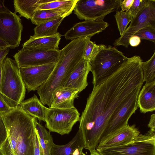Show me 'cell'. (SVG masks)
I'll list each match as a JSON object with an SVG mask.
<instances>
[{"label":"cell","mask_w":155,"mask_h":155,"mask_svg":"<svg viewBox=\"0 0 155 155\" xmlns=\"http://www.w3.org/2000/svg\"><path fill=\"white\" fill-rule=\"evenodd\" d=\"M144 82L142 61L133 56L93 87L79 121L84 148L95 150L100 141L128 124L138 107L137 98Z\"/></svg>","instance_id":"6da1fadb"},{"label":"cell","mask_w":155,"mask_h":155,"mask_svg":"<svg viewBox=\"0 0 155 155\" xmlns=\"http://www.w3.org/2000/svg\"><path fill=\"white\" fill-rule=\"evenodd\" d=\"M7 137L0 148L4 155H34L36 130L34 118L20 106L1 114Z\"/></svg>","instance_id":"7a4b0ae2"},{"label":"cell","mask_w":155,"mask_h":155,"mask_svg":"<svg viewBox=\"0 0 155 155\" xmlns=\"http://www.w3.org/2000/svg\"><path fill=\"white\" fill-rule=\"evenodd\" d=\"M83 58L77 48L66 45L60 50L58 61L47 81L37 90L42 104L50 107L55 91Z\"/></svg>","instance_id":"3957f363"},{"label":"cell","mask_w":155,"mask_h":155,"mask_svg":"<svg viewBox=\"0 0 155 155\" xmlns=\"http://www.w3.org/2000/svg\"><path fill=\"white\" fill-rule=\"evenodd\" d=\"M25 93L26 88L17 63L10 58H6L2 67L0 95L13 109L24 101Z\"/></svg>","instance_id":"277c9868"},{"label":"cell","mask_w":155,"mask_h":155,"mask_svg":"<svg viewBox=\"0 0 155 155\" xmlns=\"http://www.w3.org/2000/svg\"><path fill=\"white\" fill-rule=\"evenodd\" d=\"M98 51L90 62L95 87L117 71L128 59L115 47L100 45Z\"/></svg>","instance_id":"5b68a950"},{"label":"cell","mask_w":155,"mask_h":155,"mask_svg":"<svg viewBox=\"0 0 155 155\" xmlns=\"http://www.w3.org/2000/svg\"><path fill=\"white\" fill-rule=\"evenodd\" d=\"M120 0H78L74 13L81 20L103 21L108 14L119 11Z\"/></svg>","instance_id":"8992f818"},{"label":"cell","mask_w":155,"mask_h":155,"mask_svg":"<svg viewBox=\"0 0 155 155\" xmlns=\"http://www.w3.org/2000/svg\"><path fill=\"white\" fill-rule=\"evenodd\" d=\"M80 114L75 107L60 109L46 107L45 116V127L50 132L61 135L69 134L80 119Z\"/></svg>","instance_id":"52a82bcc"},{"label":"cell","mask_w":155,"mask_h":155,"mask_svg":"<svg viewBox=\"0 0 155 155\" xmlns=\"http://www.w3.org/2000/svg\"><path fill=\"white\" fill-rule=\"evenodd\" d=\"M96 150L103 155H155V132L140 134L126 145Z\"/></svg>","instance_id":"ba28073f"},{"label":"cell","mask_w":155,"mask_h":155,"mask_svg":"<svg viewBox=\"0 0 155 155\" xmlns=\"http://www.w3.org/2000/svg\"><path fill=\"white\" fill-rule=\"evenodd\" d=\"M130 22L123 35L114 41L113 45L115 46L122 45L128 48L130 38L139 30L147 26H155V0H151L135 17L132 18Z\"/></svg>","instance_id":"9c48e42d"},{"label":"cell","mask_w":155,"mask_h":155,"mask_svg":"<svg viewBox=\"0 0 155 155\" xmlns=\"http://www.w3.org/2000/svg\"><path fill=\"white\" fill-rule=\"evenodd\" d=\"M23 29L20 16L16 13L0 12V39L8 45L9 48L19 46Z\"/></svg>","instance_id":"30bf717a"},{"label":"cell","mask_w":155,"mask_h":155,"mask_svg":"<svg viewBox=\"0 0 155 155\" xmlns=\"http://www.w3.org/2000/svg\"><path fill=\"white\" fill-rule=\"evenodd\" d=\"M60 50H45L29 49L22 48L13 56L20 68L56 63Z\"/></svg>","instance_id":"8fae6325"},{"label":"cell","mask_w":155,"mask_h":155,"mask_svg":"<svg viewBox=\"0 0 155 155\" xmlns=\"http://www.w3.org/2000/svg\"><path fill=\"white\" fill-rule=\"evenodd\" d=\"M56 63L20 68L21 77L28 92L37 90L48 78Z\"/></svg>","instance_id":"7c38bea8"},{"label":"cell","mask_w":155,"mask_h":155,"mask_svg":"<svg viewBox=\"0 0 155 155\" xmlns=\"http://www.w3.org/2000/svg\"><path fill=\"white\" fill-rule=\"evenodd\" d=\"M140 134L138 128L134 124L127 126L102 140L99 142L96 150H99L118 147L130 143Z\"/></svg>","instance_id":"4fadbf2b"},{"label":"cell","mask_w":155,"mask_h":155,"mask_svg":"<svg viewBox=\"0 0 155 155\" xmlns=\"http://www.w3.org/2000/svg\"><path fill=\"white\" fill-rule=\"evenodd\" d=\"M109 24L104 20H85L75 24L64 35L67 40L91 37L105 30Z\"/></svg>","instance_id":"5bb4252c"},{"label":"cell","mask_w":155,"mask_h":155,"mask_svg":"<svg viewBox=\"0 0 155 155\" xmlns=\"http://www.w3.org/2000/svg\"><path fill=\"white\" fill-rule=\"evenodd\" d=\"M90 71V62L83 58L68 75L61 86L76 89L80 93L88 85L87 78Z\"/></svg>","instance_id":"9a60e30c"},{"label":"cell","mask_w":155,"mask_h":155,"mask_svg":"<svg viewBox=\"0 0 155 155\" xmlns=\"http://www.w3.org/2000/svg\"><path fill=\"white\" fill-rule=\"evenodd\" d=\"M78 90L61 86L55 91L50 107L60 109L75 108L74 99L78 97Z\"/></svg>","instance_id":"2e32d148"},{"label":"cell","mask_w":155,"mask_h":155,"mask_svg":"<svg viewBox=\"0 0 155 155\" xmlns=\"http://www.w3.org/2000/svg\"><path fill=\"white\" fill-rule=\"evenodd\" d=\"M61 35L59 32L50 36L35 37L31 36L22 45L23 48L45 50H57Z\"/></svg>","instance_id":"e0dca14e"},{"label":"cell","mask_w":155,"mask_h":155,"mask_svg":"<svg viewBox=\"0 0 155 155\" xmlns=\"http://www.w3.org/2000/svg\"><path fill=\"white\" fill-rule=\"evenodd\" d=\"M138 107L145 114L155 110V81L146 83L140 90L137 98Z\"/></svg>","instance_id":"ac0fdd59"},{"label":"cell","mask_w":155,"mask_h":155,"mask_svg":"<svg viewBox=\"0 0 155 155\" xmlns=\"http://www.w3.org/2000/svg\"><path fill=\"white\" fill-rule=\"evenodd\" d=\"M19 106L27 114L39 120L45 122L47 107L42 104L35 94L31 97L23 101Z\"/></svg>","instance_id":"d6986e66"},{"label":"cell","mask_w":155,"mask_h":155,"mask_svg":"<svg viewBox=\"0 0 155 155\" xmlns=\"http://www.w3.org/2000/svg\"><path fill=\"white\" fill-rule=\"evenodd\" d=\"M72 12L65 10L47 9L36 11L30 19L32 23L36 25L62 17H66Z\"/></svg>","instance_id":"ffe728a7"},{"label":"cell","mask_w":155,"mask_h":155,"mask_svg":"<svg viewBox=\"0 0 155 155\" xmlns=\"http://www.w3.org/2000/svg\"><path fill=\"white\" fill-rule=\"evenodd\" d=\"M82 144H84L82 135L78 130L74 137L68 143L58 145L54 143L52 147L51 155H72L76 148Z\"/></svg>","instance_id":"44dd1931"},{"label":"cell","mask_w":155,"mask_h":155,"mask_svg":"<svg viewBox=\"0 0 155 155\" xmlns=\"http://www.w3.org/2000/svg\"><path fill=\"white\" fill-rule=\"evenodd\" d=\"M35 125L39 139L41 155H51L52 147L54 142L50 132L38 123L36 118L35 120Z\"/></svg>","instance_id":"7402d4cb"},{"label":"cell","mask_w":155,"mask_h":155,"mask_svg":"<svg viewBox=\"0 0 155 155\" xmlns=\"http://www.w3.org/2000/svg\"><path fill=\"white\" fill-rule=\"evenodd\" d=\"M42 0H15L14 5L15 13H18L20 16L28 19L33 16Z\"/></svg>","instance_id":"603a6c76"},{"label":"cell","mask_w":155,"mask_h":155,"mask_svg":"<svg viewBox=\"0 0 155 155\" xmlns=\"http://www.w3.org/2000/svg\"><path fill=\"white\" fill-rule=\"evenodd\" d=\"M78 0H42L36 11L51 9L65 10L72 12Z\"/></svg>","instance_id":"cb8c5ba5"},{"label":"cell","mask_w":155,"mask_h":155,"mask_svg":"<svg viewBox=\"0 0 155 155\" xmlns=\"http://www.w3.org/2000/svg\"><path fill=\"white\" fill-rule=\"evenodd\" d=\"M65 17H59L36 25L34 29L33 36L35 37L48 36L57 34L59 26Z\"/></svg>","instance_id":"d4e9b609"},{"label":"cell","mask_w":155,"mask_h":155,"mask_svg":"<svg viewBox=\"0 0 155 155\" xmlns=\"http://www.w3.org/2000/svg\"><path fill=\"white\" fill-rule=\"evenodd\" d=\"M143 81L150 83L155 81V51L148 61L142 62Z\"/></svg>","instance_id":"484cf974"},{"label":"cell","mask_w":155,"mask_h":155,"mask_svg":"<svg viewBox=\"0 0 155 155\" xmlns=\"http://www.w3.org/2000/svg\"><path fill=\"white\" fill-rule=\"evenodd\" d=\"M120 36H122L132 17L128 11H118L114 15Z\"/></svg>","instance_id":"4316f807"},{"label":"cell","mask_w":155,"mask_h":155,"mask_svg":"<svg viewBox=\"0 0 155 155\" xmlns=\"http://www.w3.org/2000/svg\"><path fill=\"white\" fill-rule=\"evenodd\" d=\"M100 47V45H97L95 42L89 40L86 45L83 58L90 62L98 51Z\"/></svg>","instance_id":"83f0119b"},{"label":"cell","mask_w":155,"mask_h":155,"mask_svg":"<svg viewBox=\"0 0 155 155\" xmlns=\"http://www.w3.org/2000/svg\"><path fill=\"white\" fill-rule=\"evenodd\" d=\"M140 39L147 40L155 42V26L144 27L137 31L134 35Z\"/></svg>","instance_id":"f1b7e54d"},{"label":"cell","mask_w":155,"mask_h":155,"mask_svg":"<svg viewBox=\"0 0 155 155\" xmlns=\"http://www.w3.org/2000/svg\"><path fill=\"white\" fill-rule=\"evenodd\" d=\"M150 1L151 0H134L132 6L128 12L132 18H134L148 5Z\"/></svg>","instance_id":"f546056e"},{"label":"cell","mask_w":155,"mask_h":155,"mask_svg":"<svg viewBox=\"0 0 155 155\" xmlns=\"http://www.w3.org/2000/svg\"><path fill=\"white\" fill-rule=\"evenodd\" d=\"M7 137V133L2 117L0 114V148Z\"/></svg>","instance_id":"4dcf8cb0"},{"label":"cell","mask_w":155,"mask_h":155,"mask_svg":"<svg viewBox=\"0 0 155 155\" xmlns=\"http://www.w3.org/2000/svg\"><path fill=\"white\" fill-rule=\"evenodd\" d=\"M134 0H120V8L121 11H128L132 6Z\"/></svg>","instance_id":"1f68e13d"},{"label":"cell","mask_w":155,"mask_h":155,"mask_svg":"<svg viewBox=\"0 0 155 155\" xmlns=\"http://www.w3.org/2000/svg\"><path fill=\"white\" fill-rule=\"evenodd\" d=\"M12 109L0 95V114L6 113Z\"/></svg>","instance_id":"d6a6232c"},{"label":"cell","mask_w":155,"mask_h":155,"mask_svg":"<svg viewBox=\"0 0 155 155\" xmlns=\"http://www.w3.org/2000/svg\"><path fill=\"white\" fill-rule=\"evenodd\" d=\"M34 155H41V148L37 131L34 145Z\"/></svg>","instance_id":"836d02e7"},{"label":"cell","mask_w":155,"mask_h":155,"mask_svg":"<svg viewBox=\"0 0 155 155\" xmlns=\"http://www.w3.org/2000/svg\"><path fill=\"white\" fill-rule=\"evenodd\" d=\"M141 42V39L138 36L134 35L131 37L129 41V44L132 47H136Z\"/></svg>","instance_id":"e575fe53"},{"label":"cell","mask_w":155,"mask_h":155,"mask_svg":"<svg viewBox=\"0 0 155 155\" xmlns=\"http://www.w3.org/2000/svg\"><path fill=\"white\" fill-rule=\"evenodd\" d=\"M147 126L150 128L149 131L152 132H155V114H153L151 116L150 120Z\"/></svg>","instance_id":"d590c367"},{"label":"cell","mask_w":155,"mask_h":155,"mask_svg":"<svg viewBox=\"0 0 155 155\" xmlns=\"http://www.w3.org/2000/svg\"><path fill=\"white\" fill-rule=\"evenodd\" d=\"M9 51V49L8 48L0 51V64L3 62Z\"/></svg>","instance_id":"8d00e7d4"},{"label":"cell","mask_w":155,"mask_h":155,"mask_svg":"<svg viewBox=\"0 0 155 155\" xmlns=\"http://www.w3.org/2000/svg\"><path fill=\"white\" fill-rule=\"evenodd\" d=\"M4 0H0V12H9L10 11L4 4Z\"/></svg>","instance_id":"74e56055"},{"label":"cell","mask_w":155,"mask_h":155,"mask_svg":"<svg viewBox=\"0 0 155 155\" xmlns=\"http://www.w3.org/2000/svg\"><path fill=\"white\" fill-rule=\"evenodd\" d=\"M7 48H9L8 45L4 41L0 39V51Z\"/></svg>","instance_id":"f35d334b"},{"label":"cell","mask_w":155,"mask_h":155,"mask_svg":"<svg viewBox=\"0 0 155 155\" xmlns=\"http://www.w3.org/2000/svg\"><path fill=\"white\" fill-rule=\"evenodd\" d=\"M89 155H103L96 150L90 152V154Z\"/></svg>","instance_id":"ab89813d"},{"label":"cell","mask_w":155,"mask_h":155,"mask_svg":"<svg viewBox=\"0 0 155 155\" xmlns=\"http://www.w3.org/2000/svg\"><path fill=\"white\" fill-rule=\"evenodd\" d=\"M3 62L0 64V87L2 78V69Z\"/></svg>","instance_id":"60d3db41"},{"label":"cell","mask_w":155,"mask_h":155,"mask_svg":"<svg viewBox=\"0 0 155 155\" xmlns=\"http://www.w3.org/2000/svg\"><path fill=\"white\" fill-rule=\"evenodd\" d=\"M0 155H4L0 148Z\"/></svg>","instance_id":"b9f144b4"},{"label":"cell","mask_w":155,"mask_h":155,"mask_svg":"<svg viewBox=\"0 0 155 155\" xmlns=\"http://www.w3.org/2000/svg\"><path fill=\"white\" fill-rule=\"evenodd\" d=\"M81 155H87L85 154V153H84L83 152H82V153H81Z\"/></svg>","instance_id":"7bdbcfd3"}]
</instances>
